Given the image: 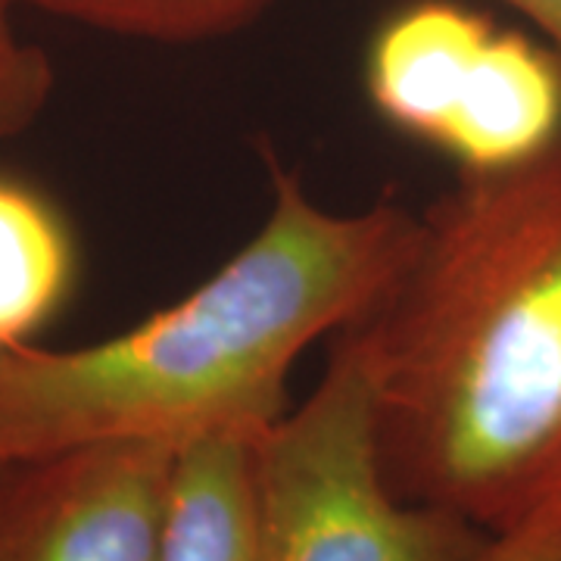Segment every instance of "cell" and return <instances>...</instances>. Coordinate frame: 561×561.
I'll return each instance as SVG.
<instances>
[{
    "label": "cell",
    "instance_id": "6da1fadb",
    "mask_svg": "<svg viewBox=\"0 0 561 561\" xmlns=\"http://www.w3.org/2000/svg\"><path fill=\"white\" fill-rule=\"evenodd\" d=\"M383 468L486 534L561 505V140L459 181L356 324Z\"/></svg>",
    "mask_w": 561,
    "mask_h": 561
},
{
    "label": "cell",
    "instance_id": "9c48e42d",
    "mask_svg": "<svg viewBox=\"0 0 561 561\" xmlns=\"http://www.w3.org/2000/svg\"><path fill=\"white\" fill-rule=\"evenodd\" d=\"M13 3L0 0V140L28 131L54 94V66L13 25Z\"/></svg>",
    "mask_w": 561,
    "mask_h": 561
},
{
    "label": "cell",
    "instance_id": "30bf717a",
    "mask_svg": "<svg viewBox=\"0 0 561 561\" xmlns=\"http://www.w3.org/2000/svg\"><path fill=\"white\" fill-rule=\"evenodd\" d=\"M474 561H561V505L493 534Z\"/></svg>",
    "mask_w": 561,
    "mask_h": 561
},
{
    "label": "cell",
    "instance_id": "ba28073f",
    "mask_svg": "<svg viewBox=\"0 0 561 561\" xmlns=\"http://www.w3.org/2000/svg\"><path fill=\"white\" fill-rule=\"evenodd\" d=\"M79 22L106 35L160 44H197L234 35L260 20L275 0H10Z\"/></svg>",
    "mask_w": 561,
    "mask_h": 561
},
{
    "label": "cell",
    "instance_id": "8fae6325",
    "mask_svg": "<svg viewBox=\"0 0 561 561\" xmlns=\"http://www.w3.org/2000/svg\"><path fill=\"white\" fill-rule=\"evenodd\" d=\"M500 3L522 13L530 25H537L561 57V0H500Z\"/></svg>",
    "mask_w": 561,
    "mask_h": 561
},
{
    "label": "cell",
    "instance_id": "52a82bcc",
    "mask_svg": "<svg viewBox=\"0 0 561 561\" xmlns=\"http://www.w3.org/2000/svg\"><path fill=\"white\" fill-rule=\"evenodd\" d=\"M79 280V247L60 206L0 175V350L28 346Z\"/></svg>",
    "mask_w": 561,
    "mask_h": 561
},
{
    "label": "cell",
    "instance_id": "5b68a950",
    "mask_svg": "<svg viewBox=\"0 0 561 561\" xmlns=\"http://www.w3.org/2000/svg\"><path fill=\"white\" fill-rule=\"evenodd\" d=\"M175 459L101 443L0 468V561H160Z\"/></svg>",
    "mask_w": 561,
    "mask_h": 561
},
{
    "label": "cell",
    "instance_id": "277c9868",
    "mask_svg": "<svg viewBox=\"0 0 561 561\" xmlns=\"http://www.w3.org/2000/svg\"><path fill=\"white\" fill-rule=\"evenodd\" d=\"M365 91L390 128L459 172H500L561 140V57L478 10L421 0L375 32Z\"/></svg>",
    "mask_w": 561,
    "mask_h": 561
},
{
    "label": "cell",
    "instance_id": "7a4b0ae2",
    "mask_svg": "<svg viewBox=\"0 0 561 561\" xmlns=\"http://www.w3.org/2000/svg\"><path fill=\"white\" fill-rule=\"evenodd\" d=\"M256 234L187 297L76 350H0V468L101 443L184 449L262 437L287 412L302 353L381 300L419 216L393 201L321 206L268 160Z\"/></svg>",
    "mask_w": 561,
    "mask_h": 561
},
{
    "label": "cell",
    "instance_id": "8992f818",
    "mask_svg": "<svg viewBox=\"0 0 561 561\" xmlns=\"http://www.w3.org/2000/svg\"><path fill=\"white\" fill-rule=\"evenodd\" d=\"M260 437H209L179 449L160 561H262Z\"/></svg>",
    "mask_w": 561,
    "mask_h": 561
},
{
    "label": "cell",
    "instance_id": "3957f363",
    "mask_svg": "<svg viewBox=\"0 0 561 561\" xmlns=\"http://www.w3.org/2000/svg\"><path fill=\"white\" fill-rule=\"evenodd\" d=\"M256 500L262 561H474L493 537L393 486L375 371L353 328L312 393L256 443Z\"/></svg>",
    "mask_w": 561,
    "mask_h": 561
}]
</instances>
